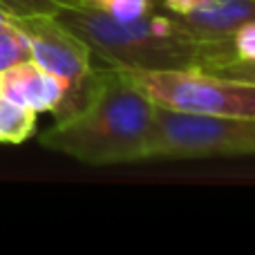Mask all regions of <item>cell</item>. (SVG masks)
<instances>
[{
	"label": "cell",
	"instance_id": "obj_1",
	"mask_svg": "<svg viewBox=\"0 0 255 255\" xmlns=\"http://www.w3.org/2000/svg\"><path fill=\"white\" fill-rule=\"evenodd\" d=\"M154 103L126 70L97 67L94 85L81 110L54 121L40 143L88 166H117L148 159Z\"/></svg>",
	"mask_w": 255,
	"mask_h": 255
},
{
	"label": "cell",
	"instance_id": "obj_15",
	"mask_svg": "<svg viewBox=\"0 0 255 255\" xmlns=\"http://www.w3.org/2000/svg\"><path fill=\"white\" fill-rule=\"evenodd\" d=\"M9 20H13V16L9 11H4L2 7H0V25H4V22H9Z\"/></svg>",
	"mask_w": 255,
	"mask_h": 255
},
{
	"label": "cell",
	"instance_id": "obj_5",
	"mask_svg": "<svg viewBox=\"0 0 255 255\" xmlns=\"http://www.w3.org/2000/svg\"><path fill=\"white\" fill-rule=\"evenodd\" d=\"M13 20L29 38L31 61L65 83V97L61 108L54 112V119H65L81 110L97 76L90 47L56 16H27Z\"/></svg>",
	"mask_w": 255,
	"mask_h": 255
},
{
	"label": "cell",
	"instance_id": "obj_10",
	"mask_svg": "<svg viewBox=\"0 0 255 255\" xmlns=\"http://www.w3.org/2000/svg\"><path fill=\"white\" fill-rule=\"evenodd\" d=\"M88 7L97 9V11L106 13V16L115 18L119 22L139 20V18L148 16L150 11L159 9L157 0H81Z\"/></svg>",
	"mask_w": 255,
	"mask_h": 255
},
{
	"label": "cell",
	"instance_id": "obj_6",
	"mask_svg": "<svg viewBox=\"0 0 255 255\" xmlns=\"http://www.w3.org/2000/svg\"><path fill=\"white\" fill-rule=\"evenodd\" d=\"M175 18L199 40L222 47L231 61L229 40L242 25L255 20V0H202L195 11Z\"/></svg>",
	"mask_w": 255,
	"mask_h": 255
},
{
	"label": "cell",
	"instance_id": "obj_16",
	"mask_svg": "<svg viewBox=\"0 0 255 255\" xmlns=\"http://www.w3.org/2000/svg\"><path fill=\"white\" fill-rule=\"evenodd\" d=\"M72 2H79V0H72Z\"/></svg>",
	"mask_w": 255,
	"mask_h": 255
},
{
	"label": "cell",
	"instance_id": "obj_17",
	"mask_svg": "<svg viewBox=\"0 0 255 255\" xmlns=\"http://www.w3.org/2000/svg\"><path fill=\"white\" fill-rule=\"evenodd\" d=\"M157 2H159V0H157Z\"/></svg>",
	"mask_w": 255,
	"mask_h": 255
},
{
	"label": "cell",
	"instance_id": "obj_14",
	"mask_svg": "<svg viewBox=\"0 0 255 255\" xmlns=\"http://www.w3.org/2000/svg\"><path fill=\"white\" fill-rule=\"evenodd\" d=\"M202 0H159V9L168 11L172 16H186V13L195 11Z\"/></svg>",
	"mask_w": 255,
	"mask_h": 255
},
{
	"label": "cell",
	"instance_id": "obj_13",
	"mask_svg": "<svg viewBox=\"0 0 255 255\" xmlns=\"http://www.w3.org/2000/svg\"><path fill=\"white\" fill-rule=\"evenodd\" d=\"M208 72L224 74V76H233V79L255 81V63H247V61H229V63H222V65L211 67Z\"/></svg>",
	"mask_w": 255,
	"mask_h": 255
},
{
	"label": "cell",
	"instance_id": "obj_8",
	"mask_svg": "<svg viewBox=\"0 0 255 255\" xmlns=\"http://www.w3.org/2000/svg\"><path fill=\"white\" fill-rule=\"evenodd\" d=\"M38 115L0 94V143H22L36 132Z\"/></svg>",
	"mask_w": 255,
	"mask_h": 255
},
{
	"label": "cell",
	"instance_id": "obj_12",
	"mask_svg": "<svg viewBox=\"0 0 255 255\" xmlns=\"http://www.w3.org/2000/svg\"><path fill=\"white\" fill-rule=\"evenodd\" d=\"M229 45H231V61L255 63V20L240 27L231 36Z\"/></svg>",
	"mask_w": 255,
	"mask_h": 255
},
{
	"label": "cell",
	"instance_id": "obj_3",
	"mask_svg": "<svg viewBox=\"0 0 255 255\" xmlns=\"http://www.w3.org/2000/svg\"><path fill=\"white\" fill-rule=\"evenodd\" d=\"M255 154V119L186 112L154 103L148 159Z\"/></svg>",
	"mask_w": 255,
	"mask_h": 255
},
{
	"label": "cell",
	"instance_id": "obj_2",
	"mask_svg": "<svg viewBox=\"0 0 255 255\" xmlns=\"http://www.w3.org/2000/svg\"><path fill=\"white\" fill-rule=\"evenodd\" d=\"M54 16L88 45L94 58L119 70H211L229 61L224 49L199 40L168 11L154 9L139 20L119 22L79 0L63 4Z\"/></svg>",
	"mask_w": 255,
	"mask_h": 255
},
{
	"label": "cell",
	"instance_id": "obj_9",
	"mask_svg": "<svg viewBox=\"0 0 255 255\" xmlns=\"http://www.w3.org/2000/svg\"><path fill=\"white\" fill-rule=\"evenodd\" d=\"M31 58V47L27 34L16 25V20H9L0 25V72L18 65Z\"/></svg>",
	"mask_w": 255,
	"mask_h": 255
},
{
	"label": "cell",
	"instance_id": "obj_4",
	"mask_svg": "<svg viewBox=\"0 0 255 255\" xmlns=\"http://www.w3.org/2000/svg\"><path fill=\"white\" fill-rule=\"evenodd\" d=\"M128 72V70H126ZM157 106L204 115L255 119V81L233 79L208 70L128 72Z\"/></svg>",
	"mask_w": 255,
	"mask_h": 255
},
{
	"label": "cell",
	"instance_id": "obj_11",
	"mask_svg": "<svg viewBox=\"0 0 255 255\" xmlns=\"http://www.w3.org/2000/svg\"><path fill=\"white\" fill-rule=\"evenodd\" d=\"M63 4H72V0H0V7L13 18L54 16Z\"/></svg>",
	"mask_w": 255,
	"mask_h": 255
},
{
	"label": "cell",
	"instance_id": "obj_7",
	"mask_svg": "<svg viewBox=\"0 0 255 255\" xmlns=\"http://www.w3.org/2000/svg\"><path fill=\"white\" fill-rule=\"evenodd\" d=\"M0 94L36 115H54L65 97V83L29 58L0 72Z\"/></svg>",
	"mask_w": 255,
	"mask_h": 255
}]
</instances>
